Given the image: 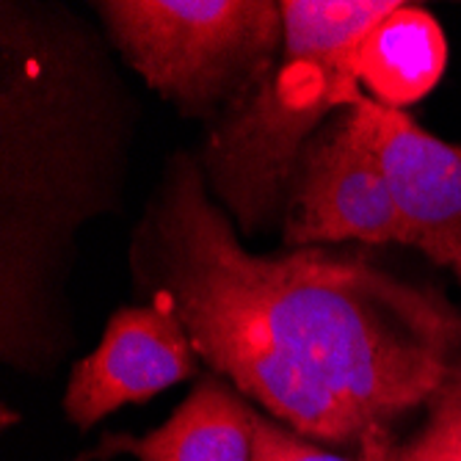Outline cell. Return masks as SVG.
I'll list each match as a JSON object with an SVG mask.
<instances>
[{"instance_id": "1", "label": "cell", "mask_w": 461, "mask_h": 461, "mask_svg": "<svg viewBox=\"0 0 461 461\" xmlns=\"http://www.w3.org/2000/svg\"><path fill=\"white\" fill-rule=\"evenodd\" d=\"M149 304L202 362L304 439L354 447L426 406L461 362V310L365 249L249 251L180 152L131 246Z\"/></svg>"}, {"instance_id": "2", "label": "cell", "mask_w": 461, "mask_h": 461, "mask_svg": "<svg viewBox=\"0 0 461 461\" xmlns=\"http://www.w3.org/2000/svg\"><path fill=\"white\" fill-rule=\"evenodd\" d=\"M4 359L41 365L59 346L56 287L77 224L105 211L111 133L92 50L4 4Z\"/></svg>"}, {"instance_id": "3", "label": "cell", "mask_w": 461, "mask_h": 461, "mask_svg": "<svg viewBox=\"0 0 461 461\" xmlns=\"http://www.w3.org/2000/svg\"><path fill=\"white\" fill-rule=\"evenodd\" d=\"M398 0H282V50L235 105L211 122L199 155L207 188L251 235L285 207L315 133L365 95L354 56Z\"/></svg>"}, {"instance_id": "4", "label": "cell", "mask_w": 461, "mask_h": 461, "mask_svg": "<svg viewBox=\"0 0 461 461\" xmlns=\"http://www.w3.org/2000/svg\"><path fill=\"white\" fill-rule=\"evenodd\" d=\"M95 9L147 86L185 116L213 122L282 50L274 0H105Z\"/></svg>"}, {"instance_id": "5", "label": "cell", "mask_w": 461, "mask_h": 461, "mask_svg": "<svg viewBox=\"0 0 461 461\" xmlns=\"http://www.w3.org/2000/svg\"><path fill=\"white\" fill-rule=\"evenodd\" d=\"M285 246H409L379 160L367 149L351 108L334 113L307 144L285 199Z\"/></svg>"}, {"instance_id": "6", "label": "cell", "mask_w": 461, "mask_h": 461, "mask_svg": "<svg viewBox=\"0 0 461 461\" xmlns=\"http://www.w3.org/2000/svg\"><path fill=\"white\" fill-rule=\"evenodd\" d=\"M354 122L379 160L411 249L461 268V147L423 131L409 113L384 108L367 95L351 105Z\"/></svg>"}, {"instance_id": "7", "label": "cell", "mask_w": 461, "mask_h": 461, "mask_svg": "<svg viewBox=\"0 0 461 461\" xmlns=\"http://www.w3.org/2000/svg\"><path fill=\"white\" fill-rule=\"evenodd\" d=\"M196 373V351L185 326L163 307H122L100 346L75 362L64 393V414L77 429H92L128 403H147Z\"/></svg>"}, {"instance_id": "8", "label": "cell", "mask_w": 461, "mask_h": 461, "mask_svg": "<svg viewBox=\"0 0 461 461\" xmlns=\"http://www.w3.org/2000/svg\"><path fill=\"white\" fill-rule=\"evenodd\" d=\"M258 409L221 379L207 375L175 414L147 437H103L100 456L131 453L139 461H255Z\"/></svg>"}, {"instance_id": "9", "label": "cell", "mask_w": 461, "mask_h": 461, "mask_svg": "<svg viewBox=\"0 0 461 461\" xmlns=\"http://www.w3.org/2000/svg\"><path fill=\"white\" fill-rule=\"evenodd\" d=\"M447 67L442 25L423 6L401 4L359 41L354 69L362 95L384 108L403 111L429 97Z\"/></svg>"}, {"instance_id": "10", "label": "cell", "mask_w": 461, "mask_h": 461, "mask_svg": "<svg viewBox=\"0 0 461 461\" xmlns=\"http://www.w3.org/2000/svg\"><path fill=\"white\" fill-rule=\"evenodd\" d=\"M357 461H461V362L426 403V417L411 437L373 434L357 450Z\"/></svg>"}, {"instance_id": "11", "label": "cell", "mask_w": 461, "mask_h": 461, "mask_svg": "<svg viewBox=\"0 0 461 461\" xmlns=\"http://www.w3.org/2000/svg\"><path fill=\"white\" fill-rule=\"evenodd\" d=\"M103 458L100 450L83 453L75 461H95ZM255 461H357L346 458L334 450H326L323 445L299 437L296 431L285 429L274 417L258 411V445H255Z\"/></svg>"}, {"instance_id": "12", "label": "cell", "mask_w": 461, "mask_h": 461, "mask_svg": "<svg viewBox=\"0 0 461 461\" xmlns=\"http://www.w3.org/2000/svg\"><path fill=\"white\" fill-rule=\"evenodd\" d=\"M453 274H456V279H458V285H461V268H458V271H453Z\"/></svg>"}]
</instances>
